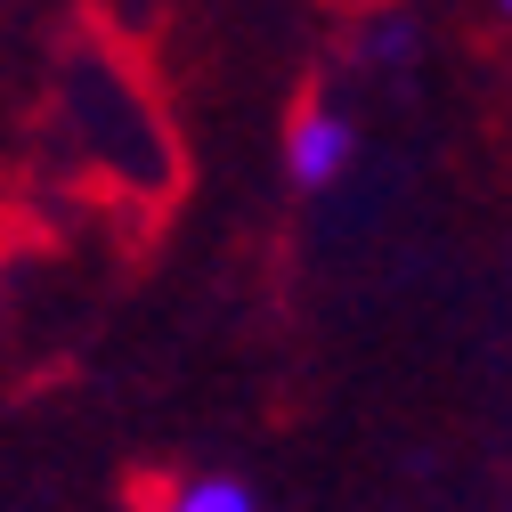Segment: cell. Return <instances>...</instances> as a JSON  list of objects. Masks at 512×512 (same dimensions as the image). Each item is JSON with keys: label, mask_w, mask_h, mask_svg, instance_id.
<instances>
[{"label": "cell", "mask_w": 512, "mask_h": 512, "mask_svg": "<svg viewBox=\"0 0 512 512\" xmlns=\"http://www.w3.org/2000/svg\"><path fill=\"white\" fill-rule=\"evenodd\" d=\"M350 163H358V131H350L342 106H301L285 122V171H293V187H334Z\"/></svg>", "instance_id": "1"}, {"label": "cell", "mask_w": 512, "mask_h": 512, "mask_svg": "<svg viewBox=\"0 0 512 512\" xmlns=\"http://www.w3.org/2000/svg\"><path fill=\"white\" fill-rule=\"evenodd\" d=\"M155 512H252V488H236V480H187Z\"/></svg>", "instance_id": "2"}, {"label": "cell", "mask_w": 512, "mask_h": 512, "mask_svg": "<svg viewBox=\"0 0 512 512\" xmlns=\"http://www.w3.org/2000/svg\"><path fill=\"white\" fill-rule=\"evenodd\" d=\"M496 9H504V17H512V0H496Z\"/></svg>", "instance_id": "3"}]
</instances>
